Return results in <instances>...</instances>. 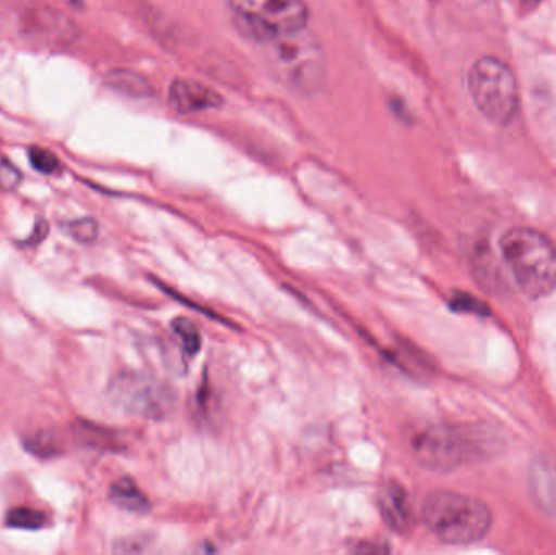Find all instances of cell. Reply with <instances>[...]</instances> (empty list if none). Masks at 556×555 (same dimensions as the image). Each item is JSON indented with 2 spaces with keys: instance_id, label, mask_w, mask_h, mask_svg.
<instances>
[{
  "instance_id": "6da1fadb",
  "label": "cell",
  "mask_w": 556,
  "mask_h": 555,
  "mask_svg": "<svg viewBox=\"0 0 556 555\" xmlns=\"http://www.w3.org/2000/svg\"><path fill=\"white\" fill-rule=\"evenodd\" d=\"M257 46L274 77L288 90L316 94L326 84V52L307 26L266 39Z\"/></svg>"
},
{
  "instance_id": "7a4b0ae2",
  "label": "cell",
  "mask_w": 556,
  "mask_h": 555,
  "mask_svg": "<svg viewBox=\"0 0 556 555\" xmlns=\"http://www.w3.org/2000/svg\"><path fill=\"white\" fill-rule=\"evenodd\" d=\"M492 433L480 427L430 426L412 440L415 462L433 472H450L479 462L493 452Z\"/></svg>"
},
{
  "instance_id": "3957f363",
  "label": "cell",
  "mask_w": 556,
  "mask_h": 555,
  "mask_svg": "<svg viewBox=\"0 0 556 555\" xmlns=\"http://www.w3.org/2000/svg\"><path fill=\"white\" fill-rule=\"evenodd\" d=\"M421 520L441 543L467 546L486 537L493 517L479 499L438 491L425 499Z\"/></svg>"
},
{
  "instance_id": "277c9868",
  "label": "cell",
  "mask_w": 556,
  "mask_h": 555,
  "mask_svg": "<svg viewBox=\"0 0 556 555\" xmlns=\"http://www.w3.org/2000/svg\"><path fill=\"white\" fill-rule=\"evenodd\" d=\"M503 257L529 299L556 292V247L534 228H511L500 240Z\"/></svg>"
},
{
  "instance_id": "5b68a950",
  "label": "cell",
  "mask_w": 556,
  "mask_h": 555,
  "mask_svg": "<svg viewBox=\"0 0 556 555\" xmlns=\"http://www.w3.org/2000/svg\"><path fill=\"white\" fill-rule=\"evenodd\" d=\"M467 84L480 113L496 126H508L518 116V80L505 62L496 58L479 59L470 67Z\"/></svg>"
},
{
  "instance_id": "8992f818",
  "label": "cell",
  "mask_w": 556,
  "mask_h": 555,
  "mask_svg": "<svg viewBox=\"0 0 556 555\" xmlns=\"http://www.w3.org/2000/svg\"><path fill=\"white\" fill-rule=\"evenodd\" d=\"M230 9L238 31L254 45L304 28L309 20L304 0H230Z\"/></svg>"
},
{
  "instance_id": "52a82bcc",
  "label": "cell",
  "mask_w": 556,
  "mask_h": 555,
  "mask_svg": "<svg viewBox=\"0 0 556 555\" xmlns=\"http://www.w3.org/2000/svg\"><path fill=\"white\" fill-rule=\"evenodd\" d=\"M110 398L121 411L130 416L160 420L172 413L176 394L168 384L149 375L124 371L111 381Z\"/></svg>"
},
{
  "instance_id": "ba28073f",
  "label": "cell",
  "mask_w": 556,
  "mask_h": 555,
  "mask_svg": "<svg viewBox=\"0 0 556 555\" xmlns=\"http://www.w3.org/2000/svg\"><path fill=\"white\" fill-rule=\"evenodd\" d=\"M26 38L45 48H67L78 38V26L71 16L52 7H36L22 18Z\"/></svg>"
},
{
  "instance_id": "9c48e42d",
  "label": "cell",
  "mask_w": 556,
  "mask_h": 555,
  "mask_svg": "<svg viewBox=\"0 0 556 555\" xmlns=\"http://www.w3.org/2000/svg\"><path fill=\"white\" fill-rule=\"evenodd\" d=\"M379 514L382 521L395 533L404 534L414 525V507L410 495L397 481H389L382 485L378 494Z\"/></svg>"
},
{
  "instance_id": "30bf717a",
  "label": "cell",
  "mask_w": 556,
  "mask_h": 555,
  "mask_svg": "<svg viewBox=\"0 0 556 555\" xmlns=\"http://www.w3.org/2000/svg\"><path fill=\"white\" fill-rule=\"evenodd\" d=\"M169 104L181 114L215 110L224 104L220 93L194 80L176 78L168 91Z\"/></svg>"
},
{
  "instance_id": "8fae6325",
  "label": "cell",
  "mask_w": 556,
  "mask_h": 555,
  "mask_svg": "<svg viewBox=\"0 0 556 555\" xmlns=\"http://www.w3.org/2000/svg\"><path fill=\"white\" fill-rule=\"evenodd\" d=\"M110 501L121 510L146 515L150 512V501L130 478H121L110 489Z\"/></svg>"
},
{
  "instance_id": "7c38bea8",
  "label": "cell",
  "mask_w": 556,
  "mask_h": 555,
  "mask_svg": "<svg viewBox=\"0 0 556 555\" xmlns=\"http://www.w3.org/2000/svg\"><path fill=\"white\" fill-rule=\"evenodd\" d=\"M72 436H74L75 442L80 443L81 446H87V449L103 450V452L121 450L117 437L111 430L97 426V424L77 420L72 426Z\"/></svg>"
},
{
  "instance_id": "4fadbf2b",
  "label": "cell",
  "mask_w": 556,
  "mask_h": 555,
  "mask_svg": "<svg viewBox=\"0 0 556 555\" xmlns=\"http://www.w3.org/2000/svg\"><path fill=\"white\" fill-rule=\"evenodd\" d=\"M104 85L117 93L126 94L130 98H146L153 93L147 78L126 68H116L104 75Z\"/></svg>"
},
{
  "instance_id": "5bb4252c",
  "label": "cell",
  "mask_w": 556,
  "mask_h": 555,
  "mask_svg": "<svg viewBox=\"0 0 556 555\" xmlns=\"http://www.w3.org/2000/svg\"><path fill=\"white\" fill-rule=\"evenodd\" d=\"M7 527L15 528V530H41L48 525V517L42 512L33 510L28 507L12 508L7 514Z\"/></svg>"
},
{
  "instance_id": "9a60e30c",
  "label": "cell",
  "mask_w": 556,
  "mask_h": 555,
  "mask_svg": "<svg viewBox=\"0 0 556 555\" xmlns=\"http://www.w3.org/2000/svg\"><path fill=\"white\" fill-rule=\"evenodd\" d=\"M26 450L38 458H54L61 455L59 440L51 432H38L25 440Z\"/></svg>"
},
{
  "instance_id": "2e32d148",
  "label": "cell",
  "mask_w": 556,
  "mask_h": 555,
  "mask_svg": "<svg viewBox=\"0 0 556 555\" xmlns=\"http://www.w3.org/2000/svg\"><path fill=\"white\" fill-rule=\"evenodd\" d=\"M172 328L175 335L178 336L179 341H181L182 349H185L189 355H195L201 351V332L195 328L194 323L186 318H176L175 321L172 323Z\"/></svg>"
},
{
  "instance_id": "e0dca14e",
  "label": "cell",
  "mask_w": 556,
  "mask_h": 555,
  "mask_svg": "<svg viewBox=\"0 0 556 555\" xmlns=\"http://www.w3.org/2000/svg\"><path fill=\"white\" fill-rule=\"evenodd\" d=\"M28 155L33 168L42 173V175H55L61 169V162H59L58 156L49 150L33 147V149H29Z\"/></svg>"
},
{
  "instance_id": "ac0fdd59",
  "label": "cell",
  "mask_w": 556,
  "mask_h": 555,
  "mask_svg": "<svg viewBox=\"0 0 556 555\" xmlns=\"http://www.w3.org/2000/svg\"><path fill=\"white\" fill-rule=\"evenodd\" d=\"M65 228H67V234L71 235L74 240H77L78 243H93L98 237V224L97 220L91 217L68 222Z\"/></svg>"
},
{
  "instance_id": "d6986e66",
  "label": "cell",
  "mask_w": 556,
  "mask_h": 555,
  "mask_svg": "<svg viewBox=\"0 0 556 555\" xmlns=\"http://www.w3.org/2000/svg\"><path fill=\"white\" fill-rule=\"evenodd\" d=\"M20 182H22V173L5 155L0 153V191H13L18 188Z\"/></svg>"
},
{
  "instance_id": "ffe728a7",
  "label": "cell",
  "mask_w": 556,
  "mask_h": 555,
  "mask_svg": "<svg viewBox=\"0 0 556 555\" xmlns=\"http://www.w3.org/2000/svg\"><path fill=\"white\" fill-rule=\"evenodd\" d=\"M353 553L359 554H382L389 553V547H386L384 544L378 543H359L358 546H355Z\"/></svg>"
},
{
  "instance_id": "44dd1931",
  "label": "cell",
  "mask_w": 556,
  "mask_h": 555,
  "mask_svg": "<svg viewBox=\"0 0 556 555\" xmlns=\"http://www.w3.org/2000/svg\"><path fill=\"white\" fill-rule=\"evenodd\" d=\"M46 234H48V227H46L45 222L39 220L38 224H36L35 231H33L31 237L26 241H28V244H38L39 241L46 237Z\"/></svg>"
},
{
  "instance_id": "7402d4cb",
  "label": "cell",
  "mask_w": 556,
  "mask_h": 555,
  "mask_svg": "<svg viewBox=\"0 0 556 555\" xmlns=\"http://www.w3.org/2000/svg\"><path fill=\"white\" fill-rule=\"evenodd\" d=\"M525 3H529V5H534V3L541 2V0H522Z\"/></svg>"
}]
</instances>
